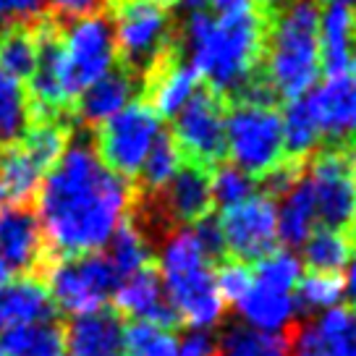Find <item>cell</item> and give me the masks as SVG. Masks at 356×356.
<instances>
[{
	"mask_svg": "<svg viewBox=\"0 0 356 356\" xmlns=\"http://www.w3.org/2000/svg\"><path fill=\"white\" fill-rule=\"evenodd\" d=\"M131 204V184L102 163L89 139H74L44 173L34 215L44 244L60 257H76L108 246Z\"/></svg>",
	"mask_w": 356,
	"mask_h": 356,
	"instance_id": "1",
	"label": "cell"
},
{
	"mask_svg": "<svg viewBox=\"0 0 356 356\" xmlns=\"http://www.w3.org/2000/svg\"><path fill=\"white\" fill-rule=\"evenodd\" d=\"M267 19L265 8L241 16L189 13L184 32L176 37L178 47L186 53V63L197 71V76L228 100L262 68Z\"/></svg>",
	"mask_w": 356,
	"mask_h": 356,
	"instance_id": "2",
	"label": "cell"
},
{
	"mask_svg": "<svg viewBox=\"0 0 356 356\" xmlns=\"http://www.w3.org/2000/svg\"><path fill=\"white\" fill-rule=\"evenodd\" d=\"M262 71L278 100H301L314 89L323 71L317 0H289L267 19Z\"/></svg>",
	"mask_w": 356,
	"mask_h": 356,
	"instance_id": "3",
	"label": "cell"
},
{
	"mask_svg": "<svg viewBox=\"0 0 356 356\" xmlns=\"http://www.w3.org/2000/svg\"><path fill=\"white\" fill-rule=\"evenodd\" d=\"M157 275L168 304L184 325L191 330H207L220 323L225 301L215 283V270L202 254L191 228H178L163 241Z\"/></svg>",
	"mask_w": 356,
	"mask_h": 356,
	"instance_id": "4",
	"label": "cell"
},
{
	"mask_svg": "<svg viewBox=\"0 0 356 356\" xmlns=\"http://www.w3.org/2000/svg\"><path fill=\"white\" fill-rule=\"evenodd\" d=\"M115 58L121 68L142 79L176 47L173 19L160 0H108Z\"/></svg>",
	"mask_w": 356,
	"mask_h": 356,
	"instance_id": "5",
	"label": "cell"
},
{
	"mask_svg": "<svg viewBox=\"0 0 356 356\" xmlns=\"http://www.w3.org/2000/svg\"><path fill=\"white\" fill-rule=\"evenodd\" d=\"M113 68L115 42L105 13L95 11L60 24V84L68 105Z\"/></svg>",
	"mask_w": 356,
	"mask_h": 356,
	"instance_id": "6",
	"label": "cell"
},
{
	"mask_svg": "<svg viewBox=\"0 0 356 356\" xmlns=\"http://www.w3.org/2000/svg\"><path fill=\"white\" fill-rule=\"evenodd\" d=\"M225 145L231 165L259 181L273 168H278L283 155V121L278 108H257L244 102H228L225 111Z\"/></svg>",
	"mask_w": 356,
	"mask_h": 356,
	"instance_id": "7",
	"label": "cell"
},
{
	"mask_svg": "<svg viewBox=\"0 0 356 356\" xmlns=\"http://www.w3.org/2000/svg\"><path fill=\"white\" fill-rule=\"evenodd\" d=\"M225 111L228 102L222 95L207 84H200L189 102L173 115V131L178 152L184 163H194L202 168H215L225 163L228 145H225Z\"/></svg>",
	"mask_w": 356,
	"mask_h": 356,
	"instance_id": "8",
	"label": "cell"
},
{
	"mask_svg": "<svg viewBox=\"0 0 356 356\" xmlns=\"http://www.w3.org/2000/svg\"><path fill=\"white\" fill-rule=\"evenodd\" d=\"M160 131L163 129L157 113L145 100H134L121 113L97 126L92 147L113 173L129 181L142 170Z\"/></svg>",
	"mask_w": 356,
	"mask_h": 356,
	"instance_id": "9",
	"label": "cell"
},
{
	"mask_svg": "<svg viewBox=\"0 0 356 356\" xmlns=\"http://www.w3.org/2000/svg\"><path fill=\"white\" fill-rule=\"evenodd\" d=\"M317 207V220L325 228L351 231L356 225V176L346 145L317 149L304 165Z\"/></svg>",
	"mask_w": 356,
	"mask_h": 356,
	"instance_id": "10",
	"label": "cell"
},
{
	"mask_svg": "<svg viewBox=\"0 0 356 356\" xmlns=\"http://www.w3.org/2000/svg\"><path fill=\"white\" fill-rule=\"evenodd\" d=\"M118 280V273L100 252L60 257L47 270V291L56 309H63L74 317L105 307Z\"/></svg>",
	"mask_w": 356,
	"mask_h": 356,
	"instance_id": "11",
	"label": "cell"
},
{
	"mask_svg": "<svg viewBox=\"0 0 356 356\" xmlns=\"http://www.w3.org/2000/svg\"><path fill=\"white\" fill-rule=\"evenodd\" d=\"M220 234L228 259L254 265L278 244V207L265 194H252L220 215Z\"/></svg>",
	"mask_w": 356,
	"mask_h": 356,
	"instance_id": "12",
	"label": "cell"
},
{
	"mask_svg": "<svg viewBox=\"0 0 356 356\" xmlns=\"http://www.w3.org/2000/svg\"><path fill=\"white\" fill-rule=\"evenodd\" d=\"M309 111L330 145H348L356 139V76H327L307 95Z\"/></svg>",
	"mask_w": 356,
	"mask_h": 356,
	"instance_id": "13",
	"label": "cell"
},
{
	"mask_svg": "<svg viewBox=\"0 0 356 356\" xmlns=\"http://www.w3.org/2000/svg\"><path fill=\"white\" fill-rule=\"evenodd\" d=\"M42 225L29 207L8 204L0 210V259L11 273L29 275L44 262Z\"/></svg>",
	"mask_w": 356,
	"mask_h": 356,
	"instance_id": "14",
	"label": "cell"
},
{
	"mask_svg": "<svg viewBox=\"0 0 356 356\" xmlns=\"http://www.w3.org/2000/svg\"><path fill=\"white\" fill-rule=\"evenodd\" d=\"M197 87H200V76L186 63L176 40V47L165 58H160L157 66L142 79V92H145L142 100L157 113V118H173L189 102Z\"/></svg>",
	"mask_w": 356,
	"mask_h": 356,
	"instance_id": "15",
	"label": "cell"
},
{
	"mask_svg": "<svg viewBox=\"0 0 356 356\" xmlns=\"http://www.w3.org/2000/svg\"><path fill=\"white\" fill-rule=\"evenodd\" d=\"M291 356H356V312L333 307L291 330Z\"/></svg>",
	"mask_w": 356,
	"mask_h": 356,
	"instance_id": "16",
	"label": "cell"
},
{
	"mask_svg": "<svg viewBox=\"0 0 356 356\" xmlns=\"http://www.w3.org/2000/svg\"><path fill=\"white\" fill-rule=\"evenodd\" d=\"M113 299H115V312L131 317V320L152 323L157 327L170 330V333L181 325L178 314L168 304L163 280H160V275H157V270L152 265L134 273L129 278L118 280V286L113 291Z\"/></svg>",
	"mask_w": 356,
	"mask_h": 356,
	"instance_id": "17",
	"label": "cell"
},
{
	"mask_svg": "<svg viewBox=\"0 0 356 356\" xmlns=\"http://www.w3.org/2000/svg\"><path fill=\"white\" fill-rule=\"evenodd\" d=\"M126 325L115 309L100 307L76 314L63 330L66 351L71 356H123Z\"/></svg>",
	"mask_w": 356,
	"mask_h": 356,
	"instance_id": "18",
	"label": "cell"
},
{
	"mask_svg": "<svg viewBox=\"0 0 356 356\" xmlns=\"http://www.w3.org/2000/svg\"><path fill=\"white\" fill-rule=\"evenodd\" d=\"M320 63L327 76H356V8L333 3L320 11Z\"/></svg>",
	"mask_w": 356,
	"mask_h": 356,
	"instance_id": "19",
	"label": "cell"
},
{
	"mask_svg": "<svg viewBox=\"0 0 356 356\" xmlns=\"http://www.w3.org/2000/svg\"><path fill=\"white\" fill-rule=\"evenodd\" d=\"M56 320V304L42 280L22 275L0 289V330Z\"/></svg>",
	"mask_w": 356,
	"mask_h": 356,
	"instance_id": "20",
	"label": "cell"
},
{
	"mask_svg": "<svg viewBox=\"0 0 356 356\" xmlns=\"http://www.w3.org/2000/svg\"><path fill=\"white\" fill-rule=\"evenodd\" d=\"M142 89V81L126 68H113L111 74L97 79L76 97V115L87 126H100L115 113H121L126 105H131L136 92Z\"/></svg>",
	"mask_w": 356,
	"mask_h": 356,
	"instance_id": "21",
	"label": "cell"
},
{
	"mask_svg": "<svg viewBox=\"0 0 356 356\" xmlns=\"http://www.w3.org/2000/svg\"><path fill=\"white\" fill-rule=\"evenodd\" d=\"M234 307L252 327L267 330V333H280L286 325H291L296 314V304L291 293H280V291L265 289L257 283H252V289Z\"/></svg>",
	"mask_w": 356,
	"mask_h": 356,
	"instance_id": "22",
	"label": "cell"
},
{
	"mask_svg": "<svg viewBox=\"0 0 356 356\" xmlns=\"http://www.w3.org/2000/svg\"><path fill=\"white\" fill-rule=\"evenodd\" d=\"M212 356H291V330L267 333L246 323L225 325V330L215 338Z\"/></svg>",
	"mask_w": 356,
	"mask_h": 356,
	"instance_id": "23",
	"label": "cell"
},
{
	"mask_svg": "<svg viewBox=\"0 0 356 356\" xmlns=\"http://www.w3.org/2000/svg\"><path fill=\"white\" fill-rule=\"evenodd\" d=\"M317 222V207L314 194L307 176L299 178V184L283 197V207L278 212V241L286 249H301L314 231Z\"/></svg>",
	"mask_w": 356,
	"mask_h": 356,
	"instance_id": "24",
	"label": "cell"
},
{
	"mask_svg": "<svg viewBox=\"0 0 356 356\" xmlns=\"http://www.w3.org/2000/svg\"><path fill=\"white\" fill-rule=\"evenodd\" d=\"M283 121V155L293 163H307L323 145V131L314 121L307 97L289 102Z\"/></svg>",
	"mask_w": 356,
	"mask_h": 356,
	"instance_id": "25",
	"label": "cell"
},
{
	"mask_svg": "<svg viewBox=\"0 0 356 356\" xmlns=\"http://www.w3.org/2000/svg\"><path fill=\"white\" fill-rule=\"evenodd\" d=\"M0 354L3 356H63L66 354V338L56 323L22 325L8 327L0 338Z\"/></svg>",
	"mask_w": 356,
	"mask_h": 356,
	"instance_id": "26",
	"label": "cell"
},
{
	"mask_svg": "<svg viewBox=\"0 0 356 356\" xmlns=\"http://www.w3.org/2000/svg\"><path fill=\"white\" fill-rule=\"evenodd\" d=\"M32 126L29 95L19 79L0 71V147H13Z\"/></svg>",
	"mask_w": 356,
	"mask_h": 356,
	"instance_id": "27",
	"label": "cell"
},
{
	"mask_svg": "<svg viewBox=\"0 0 356 356\" xmlns=\"http://www.w3.org/2000/svg\"><path fill=\"white\" fill-rule=\"evenodd\" d=\"M108 262L118 273V278H129L134 273L152 265V241L145 236V231L131 220V215L121 222V228L108 241Z\"/></svg>",
	"mask_w": 356,
	"mask_h": 356,
	"instance_id": "28",
	"label": "cell"
},
{
	"mask_svg": "<svg viewBox=\"0 0 356 356\" xmlns=\"http://www.w3.org/2000/svg\"><path fill=\"white\" fill-rule=\"evenodd\" d=\"M44 170L22 149V145L6 147L0 152V186L11 204H24L40 189Z\"/></svg>",
	"mask_w": 356,
	"mask_h": 356,
	"instance_id": "29",
	"label": "cell"
},
{
	"mask_svg": "<svg viewBox=\"0 0 356 356\" xmlns=\"http://www.w3.org/2000/svg\"><path fill=\"white\" fill-rule=\"evenodd\" d=\"M304 249V265L312 273H341L351 257H354V241L346 231L335 228H317L307 238Z\"/></svg>",
	"mask_w": 356,
	"mask_h": 356,
	"instance_id": "30",
	"label": "cell"
},
{
	"mask_svg": "<svg viewBox=\"0 0 356 356\" xmlns=\"http://www.w3.org/2000/svg\"><path fill=\"white\" fill-rule=\"evenodd\" d=\"M181 163H184V157L178 152L176 139L170 136V131H160L149 155H147L145 165L136 173L139 184L134 186V191L136 194H157L160 189H165L168 181L178 173Z\"/></svg>",
	"mask_w": 356,
	"mask_h": 356,
	"instance_id": "31",
	"label": "cell"
},
{
	"mask_svg": "<svg viewBox=\"0 0 356 356\" xmlns=\"http://www.w3.org/2000/svg\"><path fill=\"white\" fill-rule=\"evenodd\" d=\"M37 63V37L32 24H16L0 32V71L13 79H29Z\"/></svg>",
	"mask_w": 356,
	"mask_h": 356,
	"instance_id": "32",
	"label": "cell"
},
{
	"mask_svg": "<svg viewBox=\"0 0 356 356\" xmlns=\"http://www.w3.org/2000/svg\"><path fill=\"white\" fill-rule=\"evenodd\" d=\"M346 293V278L341 273H307L296 283V312L299 314H312L320 309H333Z\"/></svg>",
	"mask_w": 356,
	"mask_h": 356,
	"instance_id": "33",
	"label": "cell"
},
{
	"mask_svg": "<svg viewBox=\"0 0 356 356\" xmlns=\"http://www.w3.org/2000/svg\"><path fill=\"white\" fill-rule=\"evenodd\" d=\"M252 275H254L257 286L291 293L301 278V259L289 249H275L267 257H262L259 262H254Z\"/></svg>",
	"mask_w": 356,
	"mask_h": 356,
	"instance_id": "34",
	"label": "cell"
},
{
	"mask_svg": "<svg viewBox=\"0 0 356 356\" xmlns=\"http://www.w3.org/2000/svg\"><path fill=\"white\" fill-rule=\"evenodd\" d=\"M254 186V181L231 163H220V165L212 168V202L222 210L252 197Z\"/></svg>",
	"mask_w": 356,
	"mask_h": 356,
	"instance_id": "35",
	"label": "cell"
},
{
	"mask_svg": "<svg viewBox=\"0 0 356 356\" xmlns=\"http://www.w3.org/2000/svg\"><path fill=\"white\" fill-rule=\"evenodd\" d=\"M215 283H218V291H220L222 301L236 304L246 291L252 289V283H254L252 265L236 262V259H225V262H220L218 273H215Z\"/></svg>",
	"mask_w": 356,
	"mask_h": 356,
	"instance_id": "36",
	"label": "cell"
},
{
	"mask_svg": "<svg viewBox=\"0 0 356 356\" xmlns=\"http://www.w3.org/2000/svg\"><path fill=\"white\" fill-rule=\"evenodd\" d=\"M191 234H194V238H197V244H200V249H202V254L207 257L210 265H220V262L228 259V252H225V241H222L218 218H212V215L202 218L200 222H194Z\"/></svg>",
	"mask_w": 356,
	"mask_h": 356,
	"instance_id": "37",
	"label": "cell"
},
{
	"mask_svg": "<svg viewBox=\"0 0 356 356\" xmlns=\"http://www.w3.org/2000/svg\"><path fill=\"white\" fill-rule=\"evenodd\" d=\"M44 0H0V32L42 16Z\"/></svg>",
	"mask_w": 356,
	"mask_h": 356,
	"instance_id": "38",
	"label": "cell"
},
{
	"mask_svg": "<svg viewBox=\"0 0 356 356\" xmlns=\"http://www.w3.org/2000/svg\"><path fill=\"white\" fill-rule=\"evenodd\" d=\"M215 354V338L207 330H191L181 343L176 356H212Z\"/></svg>",
	"mask_w": 356,
	"mask_h": 356,
	"instance_id": "39",
	"label": "cell"
},
{
	"mask_svg": "<svg viewBox=\"0 0 356 356\" xmlns=\"http://www.w3.org/2000/svg\"><path fill=\"white\" fill-rule=\"evenodd\" d=\"M105 0H53L56 6V16H68V19H76V16H87L102 8Z\"/></svg>",
	"mask_w": 356,
	"mask_h": 356,
	"instance_id": "40",
	"label": "cell"
},
{
	"mask_svg": "<svg viewBox=\"0 0 356 356\" xmlns=\"http://www.w3.org/2000/svg\"><path fill=\"white\" fill-rule=\"evenodd\" d=\"M215 16H241V13L262 8L257 0H210Z\"/></svg>",
	"mask_w": 356,
	"mask_h": 356,
	"instance_id": "41",
	"label": "cell"
},
{
	"mask_svg": "<svg viewBox=\"0 0 356 356\" xmlns=\"http://www.w3.org/2000/svg\"><path fill=\"white\" fill-rule=\"evenodd\" d=\"M346 293L351 296V301L356 304V257L348 262V278H346Z\"/></svg>",
	"mask_w": 356,
	"mask_h": 356,
	"instance_id": "42",
	"label": "cell"
},
{
	"mask_svg": "<svg viewBox=\"0 0 356 356\" xmlns=\"http://www.w3.org/2000/svg\"><path fill=\"white\" fill-rule=\"evenodd\" d=\"M204 6H210V0H181V3H178V8H186L189 13L202 11Z\"/></svg>",
	"mask_w": 356,
	"mask_h": 356,
	"instance_id": "43",
	"label": "cell"
},
{
	"mask_svg": "<svg viewBox=\"0 0 356 356\" xmlns=\"http://www.w3.org/2000/svg\"><path fill=\"white\" fill-rule=\"evenodd\" d=\"M257 3H259L262 8H273V11H278L280 6H286L289 0H257Z\"/></svg>",
	"mask_w": 356,
	"mask_h": 356,
	"instance_id": "44",
	"label": "cell"
},
{
	"mask_svg": "<svg viewBox=\"0 0 356 356\" xmlns=\"http://www.w3.org/2000/svg\"><path fill=\"white\" fill-rule=\"evenodd\" d=\"M8 278H11V270L3 265V259H0V289H3L6 283H8Z\"/></svg>",
	"mask_w": 356,
	"mask_h": 356,
	"instance_id": "45",
	"label": "cell"
},
{
	"mask_svg": "<svg viewBox=\"0 0 356 356\" xmlns=\"http://www.w3.org/2000/svg\"><path fill=\"white\" fill-rule=\"evenodd\" d=\"M348 155H351V163H354V176H356V139L354 142H348Z\"/></svg>",
	"mask_w": 356,
	"mask_h": 356,
	"instance_id": "46",
	"label": "cell"
},
{
	"mask_svg": "<svg viewBox=\"0 0 356 356\" xmlns=\"http://www.w3.org/2000/svg\"><path fill=\"white\" fill-rule=\"evenodd\" d=\"M8 204H11V202H8L6 191H3V186H0V210H3V207H8Z\"/></svg>",
	"mask_w": 356,
	"mask_h": 356,
	"instance_id": "47",
	"label": "cell"
},
{
	"mask_svg": "<svg viewBox=\"0 0 356 356\" xmlns=\"http://www.w3.org/2000/svg\"><path fill=\"white\" fill-rule=\"evenodd\" d=\"M327 6H333V3H341V6H354L356 0H325Z\"/></svg>",
	"mask_w": 356,
	"mask_h": 356,
	"instance_id": "48",
	"label": "cell"
},
{
	"mask_svg": "<svg viewBox=\"0 0 356 356\" xmlns=\"http://www.w3.org/2000/svg\"><path fill=\"white\" fill-rule=\"evenodd\" d=\"M348 236H351V241H354V252H356V225L351 228V231H348Z\"/></svg>",
	"mask_w": 356,
	"mask_h": 356,
	"instance_id": "49",
	"label": "cell"
},
{
	"mask_svg": "<svg viewBox=\"0 0 356 356\" xmlns=\"http://www.w3.org/2000/svg\"><path fill=\"white\" fill-rule=\"evenodd\" d=\"M0 356H3V354H0Z\"/></svg>",
	"mask_w": 356,
	"mask_h": 356,
	"instance_id": "50",
	"label": "cell"
}]
</instances>
